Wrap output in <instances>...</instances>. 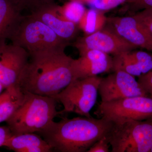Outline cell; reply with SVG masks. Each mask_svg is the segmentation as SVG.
<instances>
[{"label":"cell","instance_id":"obj_6","mask_svg":"<svg viewBox=\"0 0 152 152\" xmlns=\"http://www.w3.org/2000/svg\"><path fill=\"white\" fill-rule=\"evenodd\" d=\"M102 77L98 76L73 80L58 94L53 96L63 105L60 111L74 113L81 116L91 117L90 111L97 98L99 85Z\"/></svg>","mask_w":152,"mask_h":152},{"label":"cell","instance_id":"obj_3","mask_svg":"<svg viewBox=\"0 0 152 152\" xmlns=\"http://www.w3.org/2000/svg\"><path fill=\"white\" fill-rule=\"evenodd\" d=\"M23 93L20 105L6 121L13 135L37 132L61 114L57 110L58 102L53 97Z\"/></svg>","mask_w":152,"mask_h":152},{"label":"cell","instance_id":"obj_16","mask_svg":"<svg viewBox=\"0 0 152 152\" xmlns=\"http://www.w3.org/2000/svg\"><path fill=\"white\" fill-rule=\"evenodd\" d=\"M4 147L16 152H54L49 144L35 133L13 135Z\"/></svg>","mask_w":152,"mask_h":152},{"label":"cell","instance_id":"obj_20","mask_svg":"<svg viewBox=\"0 0 152 152\" xmlns=\"http://www.w3.org/2000/svg\"><path fill=\"white\" fill-rule=\"evenodd\" d=\"M135 0H92L91 4L96 10L105 11L117 7L123 4H131Z\"/></svg>","mask_w":152,"mask_h":152},{"label":"cell","instance_id":"obj_24","mask_svg":"<svg viewBox=\"0 0 152 152\" xmlns=\"http://www.w3.org/2000/svg\"><path fill=\"white\" fill-rule=\"evenodd\" d=\"M138 78L139 83L146 92L152 96V70Z\"/></svg>","mask_w":152,"mask_h":152},{"label":"cell","instance_id":"obj_14","mask_svg":"<svg viewBox=\"0 0 152 152\" xmlns=\"http://www.w3.org/2000/svg\"><path fill=\"white\" fill-rule=\"evenodd\" d=\"M136 50L113 56V72L121 70L138 78L152 71V52Z\"/></svg>","mask_w":152,"mask_h":152},{"label":"cell","instance_id":"obj_12","mask_svg":"<svg viewBox=\"0 0 152 152\" xmlns=\"http://www.w3.org/2000/svg\"><path fill=\"white\" fill-rule=\"evenodd\" d=\"M73 59L72 69L74 80L98 76L113 72V57L103 52L89 50Z\"/></svg>","mask_w":152,"mask_h":152},{"label":"cell","instance_id":"obj_2","mask_svg":"<svg viewBox=\"0 0 152 152\" xmlns=\"http://www.w3.org/2000/svg\"><path fill=\"white\" fill-rule=\"evenodd\" d=\"M113 123L105 119L92 117L63 118L53 121L41 131V136L53 151L86 152L99 140L107 135Z\"/></svg>","mask_w":152,"mask_h":152},{"label":"cell","instance_id":"obj_17","mask_svg":"<svg viewBox=\"0 0 152 152\" xmlns=\"http://www.w3.org/2000/svg\"><path fill=\"white\" fill-rule=\"evenodd\" d=\"M24 94L18 89H6L0 95V123L7 121L20 105Z\"/></svg>","mask_w":152,"mask_h":152},{"label":"cell","instance_id":"obj_10","mask_svg":"<svg viewBox=\"0 0 152 152\" xmlns=\"http://www.w3.org/2000/svg\"><path fill=\"white\" fill-rule=\"evenodd\" d=\"M29 54L21 47L12 44L0 45V83L6 89H18L20 78Z\"/></svg>","mask_w":152,"mask_h":152},{"label":"cell","instance_id":"obj_7","mask_svg":"<svg viewBox=\"0 0 152 152\" xmlns=\"http://www.w3.org/2000/svg\"><path fill=\"white\" fill-rule=\"evenodd\" d=\"M94 114L99 118H103L115 124L130 120L152 119V96H138L107 102H101Z\"/></svg>","mask_w":152,"mask_h":152},{"label":"cell","instance_id":"obj_19","mask_svg":"<svg viewBox=\"0 0 152 152\" xmlns=\"http://www.w3.org/2000/svg\"><path fill=\"white\" fill-rule=\"evenodd\" d=\"M61 11L66 19L76 24L80 22L86 12L83 5L77 1L69 3Z\"/></svg>","mask_w":152,"mask_h":152},{"label":"cell","instance_id":"obj_9","mask_svg":"<svg viewBox=\"0 0 152 152\" xmlns=\"http://www.w3.org/2000/svg\"><path fill=\"white\" fill-rule=\"evenodd\" d=\"M80 54L96 50L113 56L138 48L107 27L77 39L73 44Z\"/></svg>","mask_w":152,"mask_h":152},{"label":"cell","instance_id":"obj_26","mask_svg":"<svg viewBox=\"0 0 152 152\" xmlns=\"http://www.w3.org/2000/svg\"><path fill=\"white\" fill-rule=\"evenodd\" d=\"M8 126H0V147L4 146L5 143L13 135Z\"/></svg>","mask_w":152,"mask_h":152},{"label":"cell","instance_id":"obj_18","mask_svg":"<svg viewBox=\"0 0 152 152\" xmlns=\"http://www.w3.org/2000/svg\"><path fill=\"white\" fill-rule=\"evenodd\" d=\"M107 19L102 11L91 9L86 11L79 23L81 28L88 35L103 28Z\"/></svg>","mask_w":152,"mask_h":152},{"label":"cell","instance_id":"obj_25","mask_svg":"<svg viewBox=\"0 0 152 152\" xmlns=\"http://www.w3.org/2000/svg\"><path fill=\"white\" fill-rule=\"evenodd\" d=\"M129 5L131 9L137 12L145 9L152 8V0H135Z\"/></svg>","mask_w":152,"mask_h":152},{"label":"cell","instance_id":"obj_15","mask_svg":"<svg viewBox=\"0 0 152 152\" xmlns=\"http://www.w3.org/2000/svg\"><path fill=\"white\" fill-rule=\"evenodd\" d=\"M14 0H0V45L10 40L23 16Z\"/></svg>","mask_w":152,"mask_h":152},{"label":"cell","instance_id":"obj_23","mask_svg":"<svg viewBox=\"0 0 152 152\" xmlns=\"http://www.w3.org/2000/svg\"><path fill=\"white\" fill-rule=\"evenodd\" d=\"M110 146L106 136L96 142L87 152H109Z\"/></svg>","mask_w":152,"mask_h":152},{"label":"cell","instance_id":"obj_22","mask_svg":"<svg viewBox=\"0 0 152 152\" xmlns=\"http://www.w3.org/2000/svg\"><path fill=\"white\" fill-rule=\"evenodd\" d=\"M23 9L25 7L29 8L31 11L45 5L52 4V0H16Z\"/></svg>","mask_w":152,"mask_h":152},{"label":"cell","instance_id":"obj_5","mask_svg":"<svg viewBox=\"0 0 152 152\" xmlns=\"http://www.w3.org/2000/svg\"><path fill=\"white\" fill-rule=\"evenodd\" d=\"M11 41L12 44L26 49L29 54L50 49H65L69 44L31 15L23 16Z\"/></svg>","mask_w":152,"mask_h":152},{"label":"cell","instance_id":"obj_11","mask_svg":"<svg viewBox=\"0 0 152 152\" xmlns=\"http://www.w3.org/2000/svg\"><path fill=\"white\" fill-rule=\"evenodd\" d=\"M107 27L138 48L152 52V34L133 15L107 18Z\"/></svg>","mask_w":152,"mask_h":152},{"label":"cell","instance_id":"obj_8","mask_svg":"<svg viewBox=\"0 0 152 152\" xmlns=\"http://www.w3.org/2000/svg\"><path fill=\"white\" fill-rule=\"evenodd\" d=\"M113 72L101 79L98 89L101 102H107L131 97L150 96L135 77L121 70Z\"/></svg>","mask_w":152,"mask_h":152},{"label":"cell","instance_id":"obj_21","mask_svg":"<svg viewBox=\"0 0 152 152\" xmlns=\"http://www.w3.org/2000/svg\"><path fill=\"white\" fill-rule=\"evenodd\" d=\"M133 15L141 22L152 34V8L137 11Z\"/></svg>","mask_w":152,"mask_h":152},{"label":"cell","instance_id":"obj_4","mask_svg":"<svg viewBox=\"0 0 152 152\" xmlns=\"http://www.w3.org/2000/svg\"><path fill=\"white\" fill-rule=\"evenodd\" d=\"M106 137L112 152H150L152 147V119L113 123Z\"/></svg>","mask_w":152,"mask_h":152},{"label":"cell","instance_id":"obj_27","mask_svg":"<svg viewBox=\"0 0 152 152\" xmlns=\"http://www.w3.org/2000/svg\"><path fill=\"white\" fill-rule=\"evenodd\" d=\"M4 89H5L4 87V86H3L2 84L1 83H0V95L2 94L3 90Z\"/></svg>","mask_w":152,"mask_h":152},{"label":"cell","instance_id":"obj_28","mask_svg":"<svg viewBox=\"0 0 152 152\" xmlns=\"http://www.w3.org/2000/svg\"><path fill=\"white\" fill-rule=\"evenodd\" d=\"M150 152H152V147L151 149V151H150Z\"/></svg>","mask_w":152,"mask_h":152},{"label":"cell","instance_id":"obj_1","mask_svg":"<svg viewBox=\"0 0 152 152\" xmlns=\"http://www.w3.org/2000/svg\"><path fill=\"white\" fill-rule=\"evenodd\" d=\"M64 51L50 49L29 54L19 81V90L50 97L61 91L74 80L73 58Z\"/></svg>","mask_w":152,"mask_h":152},{"label":"cell","instance_id":"obj_13","mask_svg":"<svg viewBox=\"0 0 152 152\" xmlns=\"http://www.w3.org/2000/svg\"><path fill=\"white\" fill-rule=\"evenodd\" d=\"M31 12L32 16L48 26L64 40L69 42L75 37L77 29L76 24L66 19L61 9L53 4L45 5Z\"/></svg>","mask_w":152,"mask_h":152}]
</instances>
